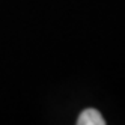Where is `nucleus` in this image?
Segmentation results:
<instances>
[{
  "label": "nucleus",
  "instance_id": "1",
  "mask_svg": "<svg viewBox=\"0 0 125 125\" xmlns=\"http://www.w3.org/2000/svg\"><path fill=\"white\" fill-rule=\"evenodd\" d=\"M77 124L78 125H104L105 121L96 109H86L80 113Z\"/></svg>",
  "mask_w": 125,
  "mask_h": 125
}]
</instances>
